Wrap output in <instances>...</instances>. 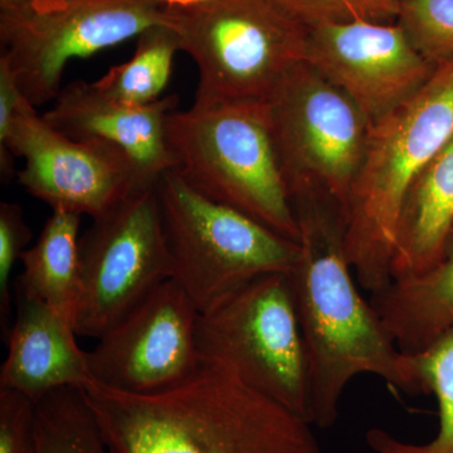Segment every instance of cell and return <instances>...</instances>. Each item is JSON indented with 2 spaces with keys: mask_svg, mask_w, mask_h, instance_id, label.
Returning a JSON list of instances; mask_svg holds the SVG:
<instances>
[{
  "mask_svg": "<svg viewBox=\"0 0 453 453\" xmlns=\"http://www.w3.org/2000/svg\"><path fill=\"white\" fill-rule=\"evenodd\" d=\"M14 290L17 312L5 342L0 388L16 390L37 403L53 390L94 383L88 351L80 348L73 321L17 283Z\"/></svg>",
  "mask_w": 453,
  "mask_h": 453,
  "instance_id": "9a60e30c",
  "label": "cell"
},
{
  "mask_svg": "<svg viewBox=\"0 0 453 453\" xmlns=\"http://www.w3.org/2000/svg\"><path fill=\"white\" fill-rule=\"evenodd\" d=\"M371 303L402 353H418L453 326V231L440 264L413 279L390 282Z\"/></svg>",
  "mask_w": 453,
  "mask_h": 453,
  "instance_id": "e0dca14e",
  "label": "cell"
},
{
  "mask_svg": "<svg viewBox=\"0 0 453 453\" xmlns=\"http://www.w3.org/2000/svg\"><path fill=\"white\" fill-rule=\"evenodd\" d=\"M23 98L25 95L20 91L11 65L4 57H0V140L7 136Z\"/></svg>",
  "mask_w": 453,
  "mask_h": 453,
  "instance_id": "484cf974",
  "label": "cell"
},
{
  "mask_svg": "<svg viewBox=\"0 0 453 453\" xmlns=\"http://www.w3.org/2000/svg\"><path fill=\"white\" fill-rule=\"evenodd\" d=\"M31 238L32 231L22 208L17 203H0V332L4 342L13 325L12 273Z\"/></svg>",
  "mask_w": 453,
  "mask_h": 453,
  "instance_id": "cb8c5ba5",
  "label": "cell"
},
{
  "mask_svg": "<svg viewBox=\"0 0 453 453\" xmlns=\"http://www.w3.org/2000/svg\"><path fill=\"white\" fill-rule=\"evenodd\" d=\"M178 104V95H169L149 105H129L106 96L94 82L74 81L61 89L55 106L43 118L68 138L120 146L146 178L157 180L174 168L166 120Z\"/></svg>",
  "mask_w": 453,
  "mask_h": 453,
  "instance_id": "5bb4252c",
  "label": "cell"
},
{
  "mask_svg": "<svg viewBox=\"0 0 453 453\" xmlns=\"http://www.w3.org/2000/svg\"><path fill=\"white\" fill-rule=\"evenodd\" d=\"M38 453H111L82 388L65 387L37 402Z\"/></svg>",
  "mask_w": 453,
  "mask_h": 453,
  "instance_id": "44dd1931",
  "label": "cell"
},
{
  "mask_svg": "<svg viewBox=\"0 0 453 453\" xmlns=\"http://www.w3.org/2000/svg\"><path fill=\"white\" fill-rule=\"evenodd\" d=\"M33 7V0H0V13L25 11Z\"/></svg>",
  "mask_w": 453,
  "mask_h": 453,
  "instance_id": "83f0119b",
  "label": "cell"
},
{
  "mask_svg": "<svg viewBox=\"0 0 453 453\" xmlns=\"http://www.w3.org/2000/svg\"><path fill=\"white\" fill-rule=\"evenodd\" d=\"M305 62L372 121L416 95L437 68L414 49L398 23L369 20L309 28Z\"/></svg>",
  "mask_w": 453,
  "mask_h": 453,
  "instance_id": "4fadbf2b",
  "label": "cell"
},
{
  "mask_svg": "<svg viewBox=\"0 0 453 453\" xmlns=\"http://www.w3.org/2000/svg\"><path fill=\"white\" fill-rule=\"evenodd\" d=\"M80 225L79 214L53 210L37 242L23 252V271L16 281L73 324L81 291Z\"/></svg>",
  "mask_w": 453,
  "mask_h": 453,
  "instance_id": "ac0fdd59",
  "label": "cell"
},
{
  "mask_svg": "<svg viewBox=\"0 0 453 453\" xmlns=\"http://www.w3.org/2000/svg\"><path fill=\"white\" fill-rule=\"evenodd\" d=\"M157 184L136 187L94 219L80 237L81 291L73 319L77 335L100 338L172 279Z\"/></svg>",
  "mask_w": 453,
  "mask_h": 453,
  "instance_id": "9c48e42d",
  "label": "cell"
},
{
  "mask_svg": "<svg viewBox=\"0 0 453 453\" xmlns=\"http://www.w3.org/2000/svg\"><path fill=\"white\" fill-rule=\"evenodd\" d=\"M282 11L312 28L327 23L354 20L392 23L404 0H273Z\"/></svg>",
  "mask_w": 453,
  "mask_h": 453,
  "instance_id": "603a6c76",
  "label": "cell"
},
{
  "mask_svg": "<svg viewBox=\"0 0 453 453\" xmlns=\"http://www.w3.org/2000/svg\"><path fill=\"white\" fill-rule=\"evenodd\" d=\"M0 453H38L37 403L0 388Z\"/></svg>",
  "mask_w": 453,
  "mask_h": 453,
  "instance_id": "d4e9b609",
  "label": "cell"
},
{
  "mask_svg": "<svg viewBox=\"0 0 453 453\" xmlns=\"http://www.w3.org/2000/svg\"><path fill=\"white\" fill-rule=\"evenodd\" d=\"M453 138V58L392 111L372 121L347 208V251L357 282L375 294L392 282L396 222L414 179Z\"/></svg>",
  "mask_w": 453,
  "mask_h": 453,
  "instance_id": "3957f363",
  "label": "cell"
},
{
  "mask_svg": "<svg viewBox=\"0 0 453 453\" xmlns=\"http://www.w3.org/2000/svg\"><path fill=\"white\" fill-rule=\"evenodd\" d=\"M196 347L201 360L226 365L311 423L308 357L288 273L258 277L199 314Z\"/></svg>",
  "mask_w": 453,
  "mask_h": 453,
  "instance_id": "52a82bcc",
  "label": "cell"
},
{
  "mask_svg": "<svg viewBox=\"0 0 453 453\" xmlns=\"http://www.w3.org/2000/svg\"><path fill=\"white\" fill-rule=\"evenodd\" d=\"M407 362L419 393L437 398V436L425 445H414L374 428L366 434L368 445L374 453H453V326L418 353L407 354Z\"/></svg>",
  "mask_w": 453,
  "mask_h": 453,
  "instance_id": "d6986e66",
  "label": "cell"
},
{
  "mask_svg": "<svg viewBox=\"0 0 453 453\" xmlns=\"http://www.w3.org/2000/svg\"><path fill=\"white\" fill-rule=\"evenodd\" d=\"M396 23L431 64L453 58V0H404Z\"/></svg>",
  "mask_w": 453,
  "mask_h": 453,
  "instance_id": "7402d4cb",
  "label": "cell"
},
{
  "mask_svg": "<svg viewBox=\"0 0 453 453\" xmlns=\"http://www.w3.org/2000/svg\"><path fill=\"white\" fill-rule=\"evenodd\" d=\"M82 390L111 453H321L311 423L219 363L146 395Z\"/></svg>",
  "mask_w": 453,
  "mask_h": 453,
  "instance_id": "7a4b0ae2",
  "label": "cell"
},
{
  "mask_svg": "<svg viewBox=\"0 0 453 453\" xmlns=\"http://www.w3.org/2000/svg\"><path fill=\"white\" fill-rule=\"evenodd\" d=\"M160 0H65L49 11L0 13L2 57L33 106L56 100L65 65L164 25Z\"/></svg>",
  "mask_w": 453,
  "mask_h": 453,
  "instance_id": "30bf717a",
  "label": "cell"
},
{
  "mask_svg": "<svg viewBox=\"0 0 453 453\" xmlns=\"http://www.w3.org/2000/svg\"><path fill=\"white\" fill-rule=\"evenodd\" d=\"M453 231V138L405 193L390 262L393 281L413 279L440 264Z\"/></svg>",
  "mask_w": 453,
  "mask_h": 453,
  "instance_id": "2e32d148",
  "label": "cell"
},
{
  "mask_svg": "<svg viewBox=\"0 0 453 453\" xmlns=\"http://www.w3.org/2000/svg\"><path fill=\"white\" fill-rule=\"evenodd\" d=\"M65 0H33V8L38 12L49 11L61 4ZM160 2L165 3V4L173 5H184L190 4V3L199 2V0H160Z\"/></svg>",
  "mask_w": 453,
  "mask_h": 453,
  "instance_id": "4316f807",
  "label": "cell"
},
{
  "mask_svg": "<svg viewBox=\"0 0 453 453\" xmlns=\"http://www.w3.org/2000/svg\"><path fill=\"white\" fill-rule=\"evenodd\" d=\"M157 188L172 280L199 314L258 277L288 273L294 267L296 241L199 195L174 170L164 173Z\"/></svg>",
  "mask_w": 453,
  "mask_h": 453,
  "instance_id": "8992f818",
  "label": "cell"
},
{
  "mask_svg": "<svg viewBox=\"0 0 453 453\" xmlns=\"http://www.w3.org/2000/svg\"><path fill=\"white\" fill-rule=\"evenodd\" d=\"M164 26L198 68L193 105L267 103L306 58L309 27L273 0L165 4Z\"/></svg>",
  "mask_w": 453,
  "mask_h": 453,
  "instance_id": "5b68a950",
  "label": "cell"
},
{
  "mask_svg": "<svg viewBox=\"0 0 453 453\" xmlns=\"http://www.w3.org/2000/svg\"><path fill=\"white\" fill-rule=\"evenodd\" d=\"M180 50L177 35L160 25L138 37L129 61L113 65L94 85L106 96L129 105H149L160 100L168 86L174 57Z\"/></svg>",
  "mask_w": 453,
  "mask_h": 453,
  "instance_id": "ffe728a7",
  "label": "cell"
},
{
  "mask_svg": "<svg viewBox=\"0 0 453 453\" xmlns=\"http://www.w3.org/2000/svg\"><path fill=\"white\" fill-rule=\"evenodd\" d=\"M199 311L174 280L157 286L88 351L94 383L146 395L186 380L201 365Z\"/></svg>",
  "mask_w": 453,
  "mask_h": 453,
  "instance_id": "7c38bea8",
  "label": "cell"
},
{
  "mask_svg": "<svg viewBox=\"0 0 453 453\" xmlns=\"http://www.w3.org/2000/svg\"><path fill=\"white\" fill-rule=\"evenodd\" d=\"M277 155L290 196L320 192L347 214L372 120L306 62L267 101Z\"/></svg>",
  "mask_w": 453,
  "mask_h": 453,
  "instance_id": "ba28073f",
  "label": "cell"
},
{
  "mask_svg": "<svg viewBox=\"0 0 453 453\" xmlns=\"http://www.w3.org/2000/svg\"><path fill=\"white\" fill-rule=\"evenodd\" d=\"M291 199L299 255L288 275L308 357L311 425L334 426L344 390L357 375H377L392 388L419 393L407 354L354 283L345 211L320 192L305 190Z\"/></svg>",
  "mask_w": 453,
  "mask_h": 453,
  "instance_id": "6da1fadb",
  "label": "cell"
},
{
  "mask_svg": "<svg viewBox=\"0 0 453 453\" xmlns=\"http://www.w3.org/2000/svg\"><path fill=\"white\" fill-rule=\"evenodd\" d=\"M166 140L175 173L196 193L299 241L267 103L192 105L170 112Z\"/></svg>",
  "mask_w": 453,
  "mask_h": 453,
  "instance_id": "277c9868",
  "label": "cell"
},
{
  "mask_svg": "<svg viewBox=\"0 0 453 453\" xmlns=\"http://www.w3.org/2000/svg\"><path fill=\"white\" fill-rule=\"evenodd\" d=\"M26 160L18 174L20 186L52 210L103 216L144 183H155L120 146L103 140H74L59 133L23 98L0 157Z\"/></svg>",
  "mask_w": 453,
  "mask_h": 453,
  "instance_id": "8fae6325",
  "label": "cell"
}]
</instances>
